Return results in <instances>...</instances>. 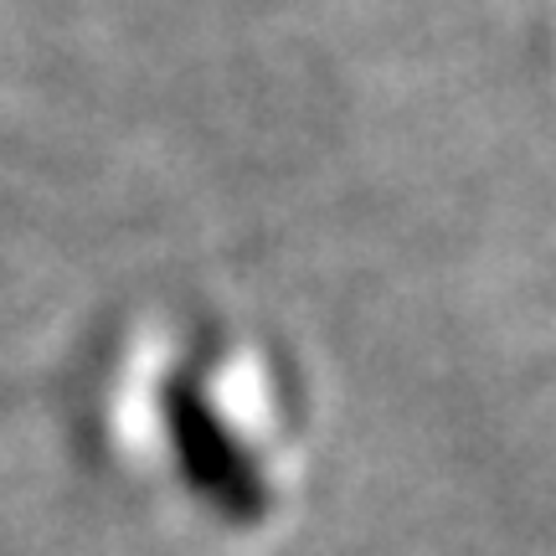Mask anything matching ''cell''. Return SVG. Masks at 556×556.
Wrapping results in <instances>:
<instances>
[{
    "instance_id": "6da1fadb",
    "label": "cell",
    "mask_w": 556,
    "mask_h": 556,
    "mask_svg": "<svg viewBox=\"0 0 556 556\" xmlns=\"http://www.w3.org/2000/svg\"><path fill=\"white\" fill-rule=\"evenodd\" d=\"M170 433L180 448V469L191 475L197 490H206V500H217L227 516H258L263 510V479L253 469V458L238 454V443L227 438V428L217 422V413L191 392L176 387L170 392Z\"/></svg>"
}]
</instances>
